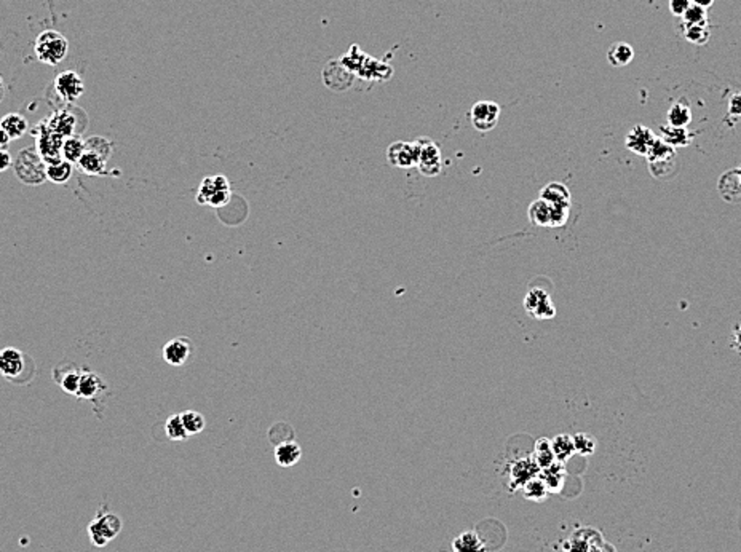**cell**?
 Masks as SVG:
<instances>
[{
	"mask_svg": "<svg viewBox=\"0 0 741 552\" xmlns=\"http://www.w3.org/2000/svg\"><path fill=\"white\" fill-rule=\"evenodd\" d=\"M34 51H36L38 61L55 67L61 64L62 60L67 56L69 42L61 32L55 31V29H47V31L37 36L36 43H34Z\"/></svg>",
	"mask_w": 741,
	"mask_h": 552,
	"instance_id": "cell-1",
	"label": "cell"
},
{
	"mask_svg": "<svg viewBox=\"0 0 741 552\" xmlns=\"http://www.w3.org/2000/svg\"><path fill=\"white\" fill-rule=\"evenodd\" d=\"M13 168L23 184L40 185L47 181V163L34 147L23 148L13 161Z\"/></svg>",
	"mask_w": 741,
	"mask_h": 552,
	"instance_id": "cell-2",
	"label": "cell"
},
{
	"mask_svg": "<svg viewBox=\"0 0 741 552\" xmlns=\"http://www.w3.org/2000/svg\"><path fill=\"white\" fill-rule=\"evenodd\" d=\"M53 88L64 103H75L85 93V81L75 70H64L56 75Z\"/></svg>",
	"mask_w": 741,
	"mask_h": 552,
	"instance_id": "cell-3",
	"label": "cell"
},
{
	"mask_svg": "<svg viewBox=\"0 0 741 552\" xmlns=\"http://www.w3.org/2000/svg\"><path fill=\"white\" fill-rule=\"evenodd\" d=\"M418 148V160L417 168L423 176L433 177L438 176L441 172L442 161H441V152L440 147L430 139H418L416 141Z\"/></svg>",
	"mask_w": 741,
	"mask_h": 552,
	"instance_id": "cell-4",
	"label": "cell"
},
{
	"mask_svg": "<svg viewBox=\"0 0 741 552\" xmlns=\"http://www.w3.org/2000/svg\"><path fill=\"white\" fill-rule=\"evenodd\" d=\"M524 308L532 318L537 319H551L555 318L556 308L553 305L551 297L545 289L536 287L527 292V295L524 297Z\"/></svg>",
	"mask_w": 741,
	"mask_h": 552,
	"instance_id": "cell-5",
	"label": "cell"
},
{
	"mask_svg": "<svg viewBox=\"0 0 741 552\" xmlns=\"http://www.w3.org/2000/svg\"><path fill=\"white\" fill-rule=\"evenodd\" d=\"M471 123L479 133H488L495 128L500 117V107L494 101H479L471 107Z\"/></svg>",
	"mask_w": 741,
	"mask_h": 552,
	"instance_id": "cell-6",
	"label": "cell"
},
{
	"mask_svg": "<svg viewBox=\"0 0 741 552\" xmlns=\"http://www.w3.org/2000/svg\"><path fill=\"white\" fill-rule=\"evenodd\" d=\"M657 137L658 136H655V133L651 128L644 127V124H636V127L629 129L627 137H625V146L629 152L636 153V155L647 157Z\"/></svg>",
	"mask_w": 741,
	"mask_h": 552,
	"instance_id": "cell-7",
	"label": "cell"
},
{
	"mask_svg": "<svg viewBox=\"0 0 741 552\" xmlns=\"http://www.w3.org/2000/svg\"><path fill=\"white\" fill-rule=\"evenodd\" d=\"M387 158L390 165L397 168L417 166L418 148L416 142H394L388 147Z\"/></svg>",
	"mask_w": 741,
	"mask_h": 552,
	"instance_id": "cell-8",
	"label": "cell"
},
{
	"mask_svg": "<svg viewBox=\"0 0 741 552\" xmlns=\"http://www.w3.org/2000/svg\"><path fill=\"white\" fill-rule=\"evenodd\" d=\"M194 352L192 342L187 337H176L168 342L163 347V359L170 364V366L181 367L189 361L190 354Z\"/></svg>",
	"mask_w": 741,
	"mask_h": 552,
	"instance_id": "cell-9",
	"label": "cell"
},
{
	"mask_svg": "<svg viewBox=\"0 0 741 552\" xmlns=\"http://www.w3.org/2000/svg\"><path fill=\"white\" fill-rule=\"evenodd\" d=\"M118 530H120L118 517L108 514L103 517V521H96L95 524L90 527V535H91V540L96 543V546H105L108 541H110L114 536L118 535Z\"/></svg>",
	"mask_w": 741,
	"mask_h": 552,
	"instance_id": "cell-10",
	"label": "cell"
},
{
	"mask_svg": "<svg viewBox=\"0 0 741 552\" xmlns=\"http://www.w3.org/2000/svg\"><path fill=\"white\" fill-rule=\"evenodd\" d=\"M540 474V468L538 464L533 462L532 457L521 458L516 463H513L512 469H510V479H512V492L516 490L519 487H524V484H527L531 479Z\"/></svg>",
	"mask_w": 741,
	"mask_h": 552,
	"instance_id": "cell-11",
	"label": "cell"
},
{
	"mask_svg": "<svg viewBox=\"0 0 741 552\" xmlns=\"http://www.w3.org/2000/svg\"><path fill=\"white\" fill-rule=\"evenodd\" d=\"M24 371V356L16 348L0 350V376L8 378H16Z\"/></svg>",
	"mask_w": 741,
	"mask_h": 552,
	"instance_id": "cell-12",
	"label": "cell"
},
{
	"mask_svg": "<svg viewBox=\"0 0 741 552\" xmlns=\"http://www.w3.org/2000/svg\"><path fill=\"white\" fill-rule=\"evenodd\" d=\"M719 194L727 203H741V179L738 168L730 170L720 176L718 182Z\"/></svg>",
	"mask_w": 741,
	"mask_h": 552,
	"instance_id": "cell-13",
	"label": "cell"
},
{
	"mask_svg": "<svg viewBox=\"0 0 741 552\" xmlns=\"http://www.w3.org/2000/svg\"><path fill=\"white\" fill-rule=\"evenodd\" d=\"M302 458V449L296 441H286L275 445V462L281 468H291L299 463Z\"/></svg>",
	"mask_w": 741,
	"mask_h": 552,
	"instance_id": "cell-14",
	"label": "cell"
},
{
	"mask_svg": "<svg viewBox=\"0 0 741 552\" xmlns=\"http://www.w3.org/2000/svg\"><path fill=\"white\" fill-rule=\"evenodd\" d=\"M538 198L545 200L550 206H570L572 196L569 189L560 182H551L547 184L540 192Z\"/></svg>",
	"mask_w": 741,
	"mask_h": 552,
	"instance_id": "cell-15",
	"label": "cell"
},
{
	"mask_svg": "<svg viewBox=\"0 0 741 552\" xmlns=\"http://www.w3.org/2000/svg\"><path fill=\"white\" fill-rule=\"evenodd\" d=\"M104 382L98 373L91 371H81V378L79 385V397L81 399H93L98 393L103 391Z\"/></svg>",
	"mask_w": 741,
	"mask_h": 552,
	"instance_id": "cell-16",
	"label": "cell"
},
{
	"mask_svg": "<svg viewBox=\"0 0 741 552\" xmlns=\"http://www.w3.org/2000/svg\"><path fill=\"white\" fill-rule=\"evenodd\" d=\"M551 214L553 208L542 198L533 200L532 205L529 206V220L537 227H551Z\"/></svg>",
	"mask_w": 741,
	"mask_h": 552,
	"instance_id": "cell-17",
	"label": "cell"
},
{
	"mask_svg": "<svg viewBox=\"0 0 741 552\" xmlns=\"http://www.w3.org/2000/svg\"><path fill=\"white\" fill-rule=\"evenodd\" d=\"M48 128H50L53 133L60 134V136H62V137L74 136V131H75L74 115H72L71 112H67V110H61V112H56L50 118Z\"/></svg>",
	"mask_w": 741,
	"mask_h": 552,
	"instance_id": "cell-18",
	"label": "cell"
},
{
	"mask_svg": "<svg viewBox=\"0 0 741 552\" xmlns=\"http://www.w3.org/2000/svg\"><path fill=\"white\" fill-rule=\"evenodd\" d=\"M666 120H668V124H671V127L687 128V124L692 122L690 105L687 104L684 99L676 101V103L668 109Z\"/></svg>",
	"mask_w": 741,
	"mask_h": 552,
	"instance_id": "cell-19",
	"label": "cell"
},
{
	"mask_svg": "<svg viewBox=\"0 0 741 552\" xmlns=\"http://www.w3.org/2000/svg\"><path fill=\"white\" fill-rule=\"evenodd\" d=\"M658 137H660L662 141H665L668 146H671L673 148L687 147L692 141L690 133L687 131V128H676V127H671V124H665V127H662L660 136Z\"/></svg>",
	"mask_w": 741,
	"mask_h": 552,
	"instance_id": "cell-20",
	"label": "cell"
},
{
	"mask_svg": "<svg viewBox=\"0 0 741 552\" xmlns=\"http://www.w3.org/2000/svg\"><path fill=\"white\" fill-rule=\"evenodd\" d=\"M634 57L633 47L627 42H615L614 45H610L607 51V60L609 64L614 67H623L628 66Z\"/></svg>",
	"mask_w": 741,
	"mask_h": 552,
	"instance_id": "cell-21",
	"label": "cell"
},
{
	"mask_svg": "<svg viewBox=\"0 0 741 552\" xmlns=\"http://www.w3.org/2000/svg\"><path fill=\"white\" fill-rule=\"evenodd\" d=\"M452 551L454 552H484V543L479 538L476 531H464L452 541Z\"/></svg>",
	"mask_w": 741,
	"mask_h": 552,
	"instance_id": "cell-22",
	"label": "cell"
},
{
	"mask_svg": "<svg viewBox=\"0 0 741 552\" xmlns=\"http://www.w3.org/2000/svg\"><path fill=\"white\" fill-rule=\"evenodd\" d=\"M218 190H229V181L225 179L223 174L205 177V179L201 181L199 194H197V201H199L200 205H206L208 196Z\"/></svg>",
	"mask_w": 741,
	"mask_h": 552,
	"instance_id": "cell-23",
	"label": "cell"
},
{
	"mask_svg": "<svg viewBox=\"0 0 741 552\" xmlns=\"http://www.w3.org/2000/svg\"><path fill=\"white\" fill-rule=\"evenodd\" d=\"M538 476H540L543 479V482L547 484L548 490H560L566 479L564 463L555 462L548 468L540 469V474H538Z\"/></svg>",
	"mask_w": 741,
	"mask_h": 552,
	"instance_id": "cell-24",
	"label": "cell"
},
{
	"mask_svg": "<svg viewBox=\"0 0 741 552\" xmlns=\"http://www.w3.org/2000/svg\"><path fill=\"white\" fill-rule=\"evenodd\" d=\"M0 128H2L13 141V139H19L24 133L27 131L29 124H27V120L24 118L23 115L7 114L2 120H0Z\"/></svg>",
	"mask_w": 741,
	"mask_h": 552,
	"instance_id": "cell-25",
	"label": "cell"
},
{
	"mask_svg": "<svg viewBox=\"0 0 741 552\" xmlns=\"http://www.w3.org/2000/svg\"><path fill=\"white\" fill-rule=\"evenodd\" d=\"M551 449L556 462L566 463L575 454L574 438L569 434H557L556 438L551 439Z\"/></svg>",
	"mask_w": 741,
	"mask_h": 552,
	"instance_id": "cell-26",
	"label": "cell"
},
{
	"mask_svg": "<svg viewBox=\"0 0 741 552\" xmlns=\"http://www.w3.org/2000/svg\"><path fill=\"white\" fill-rule=\"evenodd\" d=\"M72 176V163L61 158L56 163L47 165V179L53 184H66Z\"/></svg>",
	"mask_w": 741,
	"mask_h": 552,
	"instance_id": "cell-27",
	"label": "cell"
},
{
	"mask_svg": "<svg viewBox=\"0 0 741 552\" xmlns=\"http://www.w3.org/2000/svg\"><path fill=\"white\" fill-rule=\"evenodd\" d=\"M85 153V141H81L79 136H69L64 139L61 147V157L71 163H79L81 155Z\"/></svg>",
	"mask_w": 741,
	"mask_h": 552,
	"instance_id": "cell-28",
	"label": "cell"
},
{
	"mask_svg": "<svg viewBox=\"0 0 741 552\" xmlns=\"http://www.w3.org/2000/svg\"><path fill=\"white\" fill-rule=\"evenodd\" d=\"M533 462H536L538 464V468L543 469V468H548L550 464H553L556 462L555 458V454H553V449H551V441L550 439H538L536 443V449H533V455H532Z\"/></svg>",
	"mask_w": 741,
	"mask_h": 552,
	"instance_id": "cell-29",
	"label": "cell"
},
{
	"mask_svg": "<svg viewBox=\"0 0 741 552\" xmlns=\"http://www.w3.org/2000/svg\"><path fill=\"white\" fill-rule=\"evenodd\" d=\"M682 34H684L686 40L694 43V45H706L711 38V27L708 23L703 24H694V26H684L682 27Z\"/></svg>",
	"mask_w": 741,
	"mask_h": 552,
	"instance_id": "cell-30",
	"label": "cell"
},
{
	"mask_svg": "<svg viewBox=\"0 0 741 552\" xmlns=\"http://www.w3.org/2000/svg\"><path fill=\"white\" fill-rule=\"evenodd\" d=\"M105 161L103 157L96 155V153L85 152L77 165L80 166L81 171H85L86 174L91 176H103L105 172Z\"/></svg>",
	"mask_w": 741,
	"mask_h": 552,
	"instance_id": "cell-31",
	"label": "cell"
},
{
	"mask_svg": "<svg viewBox=\"0 0 741 552\" xmlns=\"http://www.w3.org/2000/svg\"><path fill=\"white\" fill-rule=\"evenodd\" d=\"M112 150H114L112 142L103 136H91L85 141V152L96 153V155L103 157L105 161L109 160L110 155H112Z\"/></svg>",
	"mask_w": 741,
	"mask_h": 552,
	"instance_id": "cell-32",
	"label": "cell"
},
{
	"mask_svg": "<svg viewBox=\"0 0 741 552\" xmlns=\"http://www.w3.org/2000/svg\"><path fill=\"white\" fill-rule=\"evenodd\" d=\"M523 492H524V497L532 501H543L548 497V493H550L547 484L543 482V479L540 476H536L527 484H524Z\"/></svg>",
	"mask_w": 741,
	"mask_h": 552,
	"instance_id": "cell-33",
	"label": "cell"
},
{
	"mask_svg": "<svg viewBox=\"0 0 741 552\" xmlns=\"http://www.w3.org/2000/svg\"><path fill=\"white\" fill-rule=\"evenodd\" d=\"M646 158H647L649 163L662 161V160H671V158H676V148H673L671 146H668L665 141H662L660 137H657L655 142H653V146L651 147V150H649Z\"/></svg>",
	"mask_w": 741,
	"mask_h": 552,
	"instance_id": "cell-34",
	"label": "cell"
},
{
	"mask_svg": "<svg viewBox=\"0 0 741 552\" xmlns=\"http://www.w3.org/2000/svg\"><path fill=\"white\" fill-rule=\"evenodd\" d=\"M81 371H84V369H71V371L62 373V377L58 378V383H60L61 388L67 393V395L79 396Z\"/></svg>",
	"mask_w": 741,
	"mask_h": 552,
	"instance_id": "cell-35",
	"label": "cell"
},
{
	"mask_svg": "<svg viewBox=\"0 0 741 552\" xmlns=\"http://www.w3.org/2000/svg\"><path fill=\"white\" fill-rule=\"evenodd\" d=\"M181 419H182V423H184V428L187 431V434L192 436V434H199L201 433V431L205 430V417L199 414V412L195 410H186L181 414Z\"/></svg>",
	"mask_w": 741,
	"mask_h": 552,
	"instance_id": "cell-36",
	"label": "cell"
},
{
	"mask_svg": "<svg viewBox=\"0 0 741 552\" xmlns=\"http://www.w3.org/2000/svg\"><path fill=\"white\" fill-rule=\"evenodd\" d=\"M649 170H651L652 176L657 177V179H670V177L675 176V172L677 170L676 158L649 163Z\"/></svg>",
	"mask_w": 741,
	"mask_h": 552,
	"instance_id": "cell-37",
	"label": "cell"
},
{
	"mask_svg": "<svg viewBox=\"0 0 741 552\" xmlns=\"http://www.w3.org/2000/svg\"><path fill=\"white\" fill-rule=\"evenodd\" d=\"M708 23V10L701 8L699 5H690L686 10V13L681 16V26H694V24Z\"/></svg>",
	"mask_w": 741,
	"mask_h": 552,
	"instance_id": "cell-38",
	"label": "cell"
},
{
	"mask_svg": "<svg viewBox=\"0 0 741 552\" xmlns=\"http://www.w3.org/2000/svg\"><path fill=\"white\" fill-rule=\"evenodd\" d=\"M574 438V449H575V454L579 455H583V457H588V455H593L594 450H596V439L593 434L590 433H577L575 436H572Z\"/></svg>",
	"mask_w": 741,
	"mask_h": 552,
	"instance_id": "cell-39",
	"label": "cell"
},
{
	"mask_svg": "<svg viewBox=\"0 0 741 552\" xmlns=\"http://www.w3.org/2000/svg\"><path fill=\"white\" fill-rule=\"evenodd\" d=\"M165 433L168 436V439H171V441H184L189 438V434H187V431L184 428V423H182L181 414L171 415L170 419L166 420Z\"/></svg>",
	"mask_w": 741,
	"mask_h": 552,
	"instance_id": "cell-40",
	"label": "cell"
},
{
	"mask_svg": "<svg viewBox=\"0 0 741 552\" xmlns=\"http://www.w3.org/2000/svg\"><path fill=\"white\" fill-rule=\"evenodd\" d=\"M229 200H230V190H218V192H214L213 195L208 196L206 205L213 206V208H223V206L229 203Z\"/></svg>",
	"mask_w": 741,
	"mask_h": 552,
	"instance_id": "cell-41",
	"label": "cell"
},
{
	"mask_svg": "<svg viewBox=\"0 0 741 552\" xmlns=\"http://www.w3.org/2000/svg\"><path fill=\"white\" fill-rule=\"evenodd\" d=\"M690 0H670V10L675 16L681 18L686 13V10L690 7Z\"/></svg>",
	"mask_w": 741,
	"mask_h": 552,
	"instance_id": "cell-42",
	"label": "cell"
},
{
	"mask_svg": "<svg viewBox=\"0 0 741 552\" xmlns=\"http://www.w3.org/2000/svg\"><path fill=\"white\" fill-rule=\"evenodd\" d=\"M729 114L732 117H741V91L735 93L729 101Z\"/></svg>",
	"mask_w": 741,
	"mask_h": 552,
	"instance_id": "cell-43",
	"label": "cell"
},
{
	"mask_svg": "<svg viewBox=\"0 0 741 552\" xmlns=\"http://www.w3.org/2000/svg\"><path fill=\"white\" fill-rule=\"evenodd\" d=\"M12 165H13L12 155H10V153L5 150V148H0V172L10 170Z\"/></svg>",
	"mask_w": 741,
	"mask_h": 552,
	"instance_id": "cell-44",
	"label": "cell"
},
{
	"mask_svg": "<svg viewBox=\"0 0 741 552\" xmlns=\"http://www.w3.org/2000/svg\"><path fill=\"white\" fill-rule=\"evenodd\" d=\"M733 347L741 352V324H738L733 330Z\"/></svg>",
	"mask_w": 741,
	"mask_h": 552,
	"instance_id": "cell-45",
	"label": "cell"
},
{
	"mask_svg": "<svg viewBox=\"0 0 741 552\" xmlns=\"http://www.w3.org/2000/svg\"><path fill=\"white\" fill-rule=\"evenodd\" d=\"M10 142H12V137H10L2 128H0V148H7Z\"/></svg>",
	"mask_w": 741,
	"mask_h": 552,
	"instance_id": "cell-46",
	"label": "cell"
},
{
	"mask_svg": "<svg viewBox=\"0 0 741 552\" xmlns=\"http://www.w3.org/2000/svg\"><path fill=\"white\" fill-rule=\"evenodd\" d=\"M690 3L692 5H699V7L708 10L709 7H713L714 0H690Z\"/></svg>",
	"mask_w": 741,
	"mask_h": 552,
	"instance_id": "cell-47",
	"label": "cell"
},
{
	"mask_svg": "<svg viewBox=\"0 0 741 552\" xmlns=\"http://www.w3.org/2000/svg\"><path fill=\"white\" fill-rule=\"evenodd\" d=\"M5 91H7V90H5V83H3L2 75H0V103H2L3 98H5Z\"/></svg>",
	"mask_w": 741,
	"mask_h": 552,
	"instance_id": "cell-48",
	"label": "cell"
},
{
	"mask_svg": "<svg viewBox=\"0 0 741 552\" xmlns=\"http://www.w3.org/2000/svg\"><path fill=\"white\" fill-rule=\"evenodd\" d=\"M738 172H740V179H741V166L738 168Z\"/></svg>",
	"mask_w": 741,
	"mask_h": 552,
	"instance_id": "cell-49",
	"label": "cell"
}]
</instances>
